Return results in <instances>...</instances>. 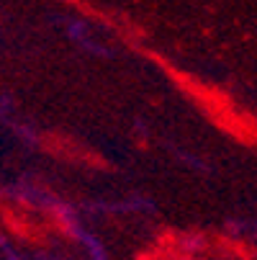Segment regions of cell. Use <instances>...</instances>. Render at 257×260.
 I'll use <instances>...</instances> for the list:
<instances>
[{
    "instance_id": "6da1fadb",
    "label": "cell",
    "mask_w": 257,
    "mask_h": 260,
    "mask_svg": "<svg viewBox=\"0 0 257 260\" xmlns=\"http://www.w3.org/2000/svg\"><path fill=\"white\" fill-rule=\"evenodd\" d=\"M52 209H54L57 219L62 221V227L67 230V235H69L72 240H78V242H80V247L85 250L88 260H111V257H108L105 245H103V242H100V240H98L93 232H88V230L83 227V221L78 219V214L72 211L67 204L54 201V204H52Z\"/></svg>"
},
{
    "instance_id": "7a4b0ae2",
    "label": "cell",
    "mask_w": 257,
    "mask_h": 260,
    "mask_svg": "<svg viewBox=\"0 0 257 260\" xmlns=\"http://www.w3.org/2000/svg\"><path fill=\"white\" fill-rule=\"evenodd\" d=\"M69 39L75 42V44H80L85 52H100L103 47L98 44V42H93V36H90V28L85 26V23H80V21H75V23H69Z\"/></svg>"
},
{
    "instance_id": "3957f363",
    "label": "cell",
    "mask_w": 257,
    "mask_h": 260,
    "mask_svg": "<svg viewBox=\"0 0 257 260\" xmlns=\"http://www.w3.org/2000/svg\"><path fill=\"white\" fill-rule=\"evenodd\" d=\"M3 250H6V257H3V260H23V257H18V252H13L8 245H3Z\"/></svg>"
},
{
    "instance_id": "277c9868",
    "label": "cell",
    "mask_w": 257,
    "mask_h": 260,
    "mask_svg": "<svg viewBox=\"0 0 257 260\" xmlns=\"http://www.w3.org/2000/svg\"><path fill=\"white\" fill-rule=\"evenodd\" d=\"M180 260H193V257H180Z\"/></svg>"
}]
</instances>
